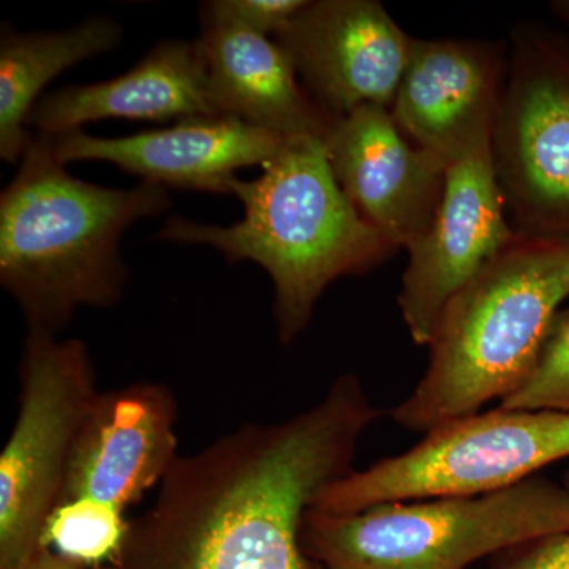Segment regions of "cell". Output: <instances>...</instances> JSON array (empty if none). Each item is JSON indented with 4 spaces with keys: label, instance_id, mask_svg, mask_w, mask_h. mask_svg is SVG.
I'll return each mask as SVG.
<instances>
[{
    "label": "cell",
    "instance_id": "obj_1",
    "mask_svg": "<svg viewBox=\"0 0 569 569\" xmlns=\"http://www.w3.org/2000/svg\"><path fill=\"white\" fill-rule=\"evenodd\" d=\"M383 415L353 373L279 422H246L179 456L122 548L99 569H326L301 545L321 490L355 470Z\"/></svg>",
    "mask_w": 569,
    "mask_h": 569
},
{
    "label": "cell",
    "instance_id": "obj_2",
    "mask_svg": "<svg viewBox=\"0 0 569 569\" xmlns=\"http://www.w3.org/2000/svg\"><path fill=\"white\" fill-rule=\"evenodd\" d=\"M168 206L157 183L108 189L73 178L51 134H32L0 194V283L28 331L58 336L80 307L118 305L129 277L122 234Z\"/></svg>",
    "mask_w": 569,
    "mask_h": 569
},
{
    "label": "cell",
    "instance_id": "obj_3",
    "mask_svg": "<svg viewBox=\"0 0 569 569\" xmlns=\"http://www.w3.org/2000/svg\"><path fill=\"white\" fill-rule=\"evenodd\" d=\"M230 193L244 206V219L219 227L174 216L159 238L212 247L230 263L260 264L274 287L283 346L305 332L329 284L366 274L399 250L342 192L321 138L284 140L260 178H236Z\"/></svg>",
    "mask_w": 569,
    "mask_h": 569
},
{
    "label": "cell",
    "instance_id": "obj_4",
    "mask_svg": "<svg viewBox=\"0 0 569 569\" xmlns=\"http://www.w3.org/2000/svg\"><path fill=\"white\" fill-rule=\"evenodd\" d=\"M569 299V242L516 234L441 310L425 376L392 410L427 432L503 402L526 381Z\"/></svg>",
    "mask_w": 569,
    "mask_h": 569
},
{
    "label": "cell",
    "instance_id": "obj_5",
    "mask_svg": "<svg viewBox=\"0 0 569 569\" xmlns=\"http://www.w3.org/2000/svg\"><path fill=\"white\" fill-rule=\"evenodd\" d=\"M569 533V486L533 477L473 497L307 512L301 545L326 569H467L490 553Z\"/></svg>",
    "mask_w": 569,
    "mask_h": 569
},
{
    "label": "cell",
    "instance_id": "obj_6",
    "mask_svg": "<svg viewBox=\"0 0 569 569\" xmlns=\"http://www.w3.org/2000/svg\"><path fill=\"white\" fill-rule=\"evenodd\" d=\"M569 458V411L498 407L427 430L425 440L332 482L312 511L343 516L395 501L512 488Z\"/></svg>",
    "mask_w": 569,
    "mask_h": 569
},
{
    "label": "cell",
    "instance_id": "obj_7",
    "mask_svg": "<svg viewBox=\"0 0 569 569\" xmlns=\"http://www.w3.org/2000/svg\"><path fill=\"white\" fill-rule=\"evenodd\" d=\"M18 415L0 455V569H21L44 548L67 468L100 395L80 339L28 331L18 366Z\"/></svg>",
    "mask_w": 569,
    "mask_h": 569
},
{
    "label": "cell",
    "instance_id": "obj_8",
    "mask_svg": "<svg viewBox=\"0 0 569 569\" xmlns=\"http://www.w3.org/2000/svg\"><path fill=\"white\" fill-rule=\"evenodd\" d=\"M492 157L512 230L569 242L568 33L512 32Z\"/></svg>",
    "mask_w": 569,
    "mask_h": 569
},
{
    "label": "cell",
    "instance_id": "obj_9",
    "mask_svg": "<svg viewBox=\"0 0 569 569\" xmlns=\"http://www.w3.org/2000/svg\"><path fill=\"white\" fill-rule=\"evenodd\" d=\"M496 173L492 140L448 167L432 223L408 252L400 313L417 346H429L441 310L516 238Z\"/></svg>",
    "mask_w": 569,
    "mask_h": 569
},
{
    "label": "cell",
    "instance_id": "obj_10",
    "mask_svg": "<svg viewBox=\"0 0 569 569\" xmlns=\"http://www.w3.org/2000/svg\"><path fill=\"white\" fill-rule=\"evenodd\" d=\"M276 41L313 102L339 121L369 104L391 110L413 37L377 0H317Z\"/></svg>",
    "mask_w": 569,
    "mask_h": 569
},
{
    "label": "cell",
    "instance_id": "obj_11",
    "mask_svg": "<svg viewBox=\"0 0 569 569\" xmlns=\"http://www.w3.org/2000/svg\"><path fill=\"white\" fill-rule=\"evenodd\" d=\"M176 422L178 402L168 385L137 381L100 391L71 452L58 507L80 503L126 518L178 460Z\"/></svg>",
    "mask_w": 569,
    "mask_h": 569
},
{
    "label": "cell",
    "instance_id": "obj_12",
    "mask_svg": "<svg viewBox=\"0 0 569 569\" xmlns=\"http://www.w3.org/2000/svg\"><path fill=\"white\" fill-rule=\"evenodd\" d=\"M329 163L359 216L397 249H410L436 217L449 163L408 140L383 107L358 108L326 138Z\"/></svg>",
    "mask_w": 569,
    "mask_h": 569
},
{
    "label": "cell",
    "instance_id": "obj_13",
    "mask_svg": "<svg viewBox=\"0 0 569 569\" xmlns=\"http://www.w3.org/2000/svg\"><path fill=\"white\" fill-rule=\"evenodd\" d=\"M507 77L503 44L413 39L392 118L408 140L451 164L492 140Z\"/></svg>",
    "mask_w": 569,
    "mask_h": 569
},
{
    "label": "cell",
    "instance_id": "obj_14",
    "mask_svg": "<svg viewBox=\"0 0 569 569\" xmlns=\"http://www.w3.org/2000/svg\"><path fill=\"white\" fill-rule=\"evenodd\" d=\"M284 140L233 116H197L173 127L121 138L71 130L52 137L63 164L100 160L118 164L142 181L176 189L230 193L236 171L264 167Z\"/></svg>",
    "mask_w": 569,
    "mask_h": 569
},
{
    "label": "cell",
    "instance_id": "obj_15",
    "mask_svg": "<svg viewBox=\"0 0 569 569\" xmlns=\"http://www.w3.org/2000/svg\"><path fill=\"white\" fill-rule=\"evenodd\" d=\"M197 116H222L209 88L200 41L167 40L121 77L44 93L28 127L56 137L103 119L163 122Z\"/></svg>",
    "mask_w": 569,
    "mask_h": 569
},
{
    "label": "cell",
    "instance_id": "obj_16",
    "mask_svg": "<svg viewBox=\"0 0 569 569\" xmlns=\"http://www.w3.org/2000/svg\"><path fill=\"white\" fill-rule=\"evenodd\" d=\"M201 24L198 41L220 114L280 140L328 138L337 121L313 102L282 44L233 26Z\"/></svg>",
    "mask_w": 569,
    "mask_h": 569
},
{
    "label": "cell",
    "instance_id": "obj_17",
    "mask_svg": "<svg viewBox=\"0 0 569 569\" xmlns=\"http://www.w3.org/2000/svg\"><path fill=\"white\" fill-rule=\"evenodd\" d=\"M122 39L119 22L92 18L58 32L0 33V157L20 162L32 134L28 118L44 86L70 67L114 50Z\"/></svg>",
    "mask_w": 569,
    "mask_h": 569
},
{
    "label": "cell",
    "instance_id": "obj_18",
    "mask_svg": "<svg viewBox=\"0 0 569 569\" xmlns=\"http://www.w3.org/2000/svg\"><path fill=\"white\" fill-rule=\"evenodd\" d=\"M500 407L569 411V305L553 318L530 376Z\"/></svg>",
    "mask_w": 569,
    "mask_h": 569
},
{
    "label": "cell",
    "instance_id": "obj_19",
    "mask_svg": "<svg viewBox=\"0 0 569 569\" xmlns=\"http://www.w3.org/2000/svg\"><path fill=\"white\" fill-rule=\"evenodd\" d=\"M309 0H212L201 7V22L233 26L258 36H280Z\"/></svg>",
    "mask_w": 569,
    "mask_h": 569
},
{
    "label": "cell",
    "instance_id": "obj_20",
    "mask_svg": "<svg viewBox=\"0 0 569 569\" xmlns=\"http://www.w3.org/2000/svg\"><path fill=\"white\" fill-rule=\"evenodd\" d=\"M508 552L497 569H569V533L538 539Z\"/></svg>",
    "mask_w": 569,
    "mask_h": 569
},
{
    "label": "cell",
    "instance_id": "obj_21",
    "mask_svg": "<svg viewBox=\"0 0 569 569\" xmlns=\"http://www.w3.org/2000/svg\"><path fill=\"white\" fill-rule=\"evenodd\" d=\"M21 569H89L78 561L67 559L52 549L41 550L39 556L33 557L28 565Z\"/></svg>",
    "mask_w": 569,
    "mask_h": 569
},
{
    "label": "cell",
    "instance_id": "obj_22",
    "mask_svg": "<svg viewBox=\"0 0 569 569\" xmlns=\"http://www.w3.org/2000/svg\"><path fill=\"white\" fill-rule=\"evenodd\" d=\"M550 11H552L553 17L563 24V28L567 29L569 36V0H559V2H553L552 6H550Z\"/></svg>",
    "mask_w": 569,
    "mask_h": 569
}]
</instances>
